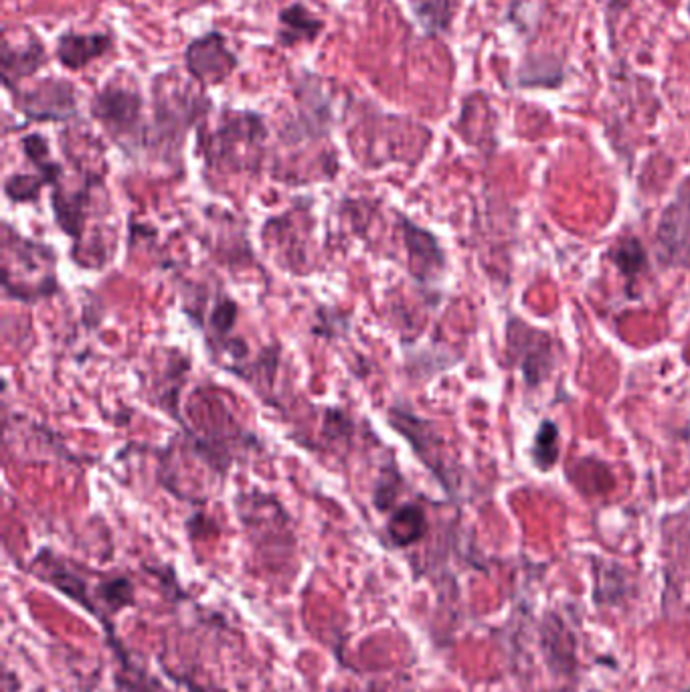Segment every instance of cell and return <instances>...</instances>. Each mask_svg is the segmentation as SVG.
I'll use <instances>...</instances> for the list:
<instances>
[{
    "mask_svg": "<svg viewBox=\"0 0 690 692\" xmlns=\"http://www.w3.org/2000/svg\"><path fill=\"white\" fill-rule=\"evenodd\" d=\"M688 692H690V690H688Z\"/></svg>",
    "mask_w": 690,
    "mask_h": 692,
    "instance_id": "cell-21",
    "label": "cell"
},
{
    "mask_svg": "<svg viewBox=\"0 0 690 692\" xmlns=\"http://www.w3.org/2000/svg\"><path fill=\"white\" fill-rule=\"evenodd\" d=\"M110 47V39L104 35H65L59 41L57 55L63 65L77 69L88 65Z\"/></svg>",
    "mask_w": 690,
    "mask_h": 692,
    "instance_id": "cell-9",
    "label": "cell"
},
{
    "mask_svg": "<svg viewBox=\"0 0 690 692\" xmlns=\"http://www.w3.org/2000/svg\"><path fill=\"white\" fill-rule=\"evenodd\" d=\"M688 11H690V5H688Z\"/></svg>",
    "mask_w": 690,
    "mask_h": 692,
    "instance_id": "cell-20",
    "label": "cell"
},
{
    "mask_svg": "<svg viewBox=\"0 0 690 692\" xmlns=\"http://www.w3.org/2000/svg\"><path fill=\"white\" fill-rule=\"evenodd\" d=\"M189 71L203 81H221L235 67V57L221 35H207L191 43L187 51Z\"/></svg>",
    "mask_w": 690,
    "mask_h": 692,
    "instance_id": "cell-4",
    "label": "cell"
},
{
    "mask_svg": "<svg viewBox=\"0 0 690 692\" xmlns=\"http://www.w3.org/2000/svg\"><path fill=\"white\" fill-rule=\"evenodd\" d=\"M425 531V512L417 504H405L397 508L387 523V535L395 547H409L417 543L425 535Z\"/></svg>",
    "mask_w": 690,
    "mask_h": 692,
    "instance_id": "cell-8",
    "label": "cell"
},
{
    "mask_svg": "<svg viewBox=\"0 0 690 692\" xmlns=\"http://www.w3.org/2000/svg\"><path fill=\"white\" fill-rule=\"evenodd\" d=\"M506 342L512 365L519 367L529 387L541 385L555 367L553 338L521 318H510L506 324Z\"/></svg>",
    "mask_w": 690,
    "mask_h": 692,
    "instance_id": "cell-1",
    "label": "cell"
},
{
    "mask_svg": "<svg viewBox=\"0 0 690 692\" xmlns=\"http://www.w3.org/2000/svg\"><path fill=\"white\" fill-rule=\"evenodd\" d=\"M45 179L31 177V175H17L7 181V195L15 201H31L39 195Z\"/></svg>",
    "mask_w": 690,
    "mask_h": 692,
    "instance_id": "cell-17",
    "label": "cell"
},
{
    "mask_svg": "<svg viewBox=\"0 0 690 692\" xmlns=\"http://www.w3.org/2000/svg\"><path fill=\"white\" fill-rule=\"evenodd\" d=\"M411 3L429 29H444L452 19L456 0H411Z\"/></svg>",
    "mask_w": 690,
    "mask_h": 692,
    "instance_id": "cell-15",
    "label": "cell"
},
{
    "mask_svg": "<svg viewBox=\"0 0 690 692\" xmlns=\"http://www.w3.org/2000/svg\"><path fill=\"white\" fill-rule=\"evenodd\" d=\"M391 423L411 442L421 462L442 480L444 486L450 488V468L446 466L442 454V442L431 425L397 409H391Z\"/></svg>",
    "mask_w": 690,
    "mask_h": 692,
    "instance_id": "cell-2",
    "label": "cell"
},
{
    "mask_svg": "<svg viewBox=\"0 0 690 692\" xmlns=\"http://www.w3.org/2000/svg\"><path fill=\"white\" fill-rule=\"evenodd\" d=\"M43 59V49L41 45H31L25 51H11L5 47V77L7 81H11L15 75L17 77H25L29 73H33Z\"/></svg>",
    "mask_w": 690,
    "mask_h": 692,
    "instance_id": "cell-14",
    "label": "cell"
},
{
    "mask_svg": "<svg viewBox=\"0 0 690 692\" xmlns=\"http://www.w3.org/2000/svg\"><path fill=\"white\" fill-rule=\"evenodd\" d=\"M21 108L35 120H61L73 112V92L67 83L47 81L21 100Z\"/></svg>",
    "mask_w": 690,
    "mask_h": 692,
    "instance_id": "cell-5",
    "label": "cell"
},
{
    "mask_svg": "<svg viewBox=\"0 0 690 692\" xmlns=\"http://www.w3.org/2000/svg\"><path fill=\"white\" fill-rule=\"evenodd\" d=\"M98 593H100V599L108 605V608L112 612H118L122 608H126V605L132 603V583L124 577L120 579H110V581H104L100 587H98Z\"/></svg>",
    "mask_w": 690,
    "mask_h": 692,
    "instance_id": "cell-16",
    "label": "cell"
},
{
    "mask_svg": "<svg viewBox=\"0 0 690 692\" xmlns=\"http://www.w3.org/2000/svg\"><path fill=\"white\" fill-rule=\"evenodd\" d=\"M94 114L116 134L136 128L140 118V98L122 88H110L96 98Z\"/></svg>",
    "mask_w": 690,
    "mask_h": 692,
    "instance_id": "cell-6",
    "label": "cell"
},
{
    "mask_svg": "<svg viewBox=\"0 0 690 692\" xmlns=\"http://www.w3.org/2000/svg\"><path fill=\"white\" fill-rule=\"evenodd\" d=\"M531 458H533V464L543 472L551 470L557 464V460H559V427L551 419H545L539 425L533 448H531Z\"/></svg>",
    "mask_w": 690,
    "mask_h": 692,
    "instance_id": "cell-13",
    "label": "cell"
},
{
    "mask_svg": "<svg viewBox=\"0 0 690 692\" xmlns=\"http://www.w3.org/2000/svg\"><path fill=\"white\" fill-rule=\"evenodd\" d=\"M282 23V31H280V39L288 45H294L298 41H306V39H314L318 35V31L322 29V23L316 21L306 9L302 7H292L286 9L280 17Z\"/></svg>",
    "mask_w": 690,
    "mask_h": 692,
    "instance_id": "cell-12",
    "label": "cell"
},
{
    "mask_svg": "<svg viewBox=\"0 0 690 692\" xmlns=\"http://www.w3.org/2000/svg\"><path fill=\"white\" fill-rule=\"evenodd\" d=\"M397 482H399V474H391V478L383 476L377 486H375V494H373V502L379 510H387L395 498H397Z\"/></svg>",
    "mask_w": 690,
    "mask_h": 692,
    "instance_id": "cell-19",
    "label": "cell"
},
{
    "mask_svg": "<svg viewBox=\"0 0 690 692\" xmlns=\"http://www.w3.org/2000/svg\"><path fill=\"white\" fill-rule=\"evenodd\" d=\"M237 320V304L233 300H223L213 308L211 326L217 334H229Z\"/></svg>",
    "mask_w": 690,
    "mask_h": 692,
    "instance_id": "cell-18",
    "label": "cell"
},
{
    "mask_svg": "<svg viewBox=\"0 0 690 692\" xmlns=\"http://www.w3.org/2000/svg\"><path fill=\"white\" fill-rule=\"evenodd\" d=\"M569 480L583 492V494H608L616 480L610 472V468L599 462L597 458H583L575 464V470L569 472Z\"/></svg>",
    "mask_w": 690,
    "mask_h": 692,
    "instance_id": "cell-10",
    "label": "cell"
},
{
    "mask_svg": "<svg viewBox=\"0 0 690 692\" xmlns=\"http://www.w3.org/2000/svg\"><path fill=\"white\" fill-rule=\"evenodd\" d=\"M658 241L674 262H682L690 253V195L678 197L664 211L658 225Z\"/></svg>",
    "mask_w": 690,
    "mask_h": 692,
    "instance_id": "cell-7",
    "label": "cell"
},
{
    "mask_svg": "<svg viewBox=\"0 0 690 692\" xmlns=\"http://www.w3.org/2000/svg\"><path fill=\"white\" fill-rule=\"evenodd\" d=\"M403 239L409 253V268L411 274L419 282H429L438 278L446 268V255L438 243V239L427 229L417 227L409 219H401Z\"/></svg>",
    "mask_w": 690,
    "mask_h": 692,
    "instance_id": "cell-3",
    "label": "cell"
},
{
    "mask_svg": "<svg viewBox=\"0 0 690 692\" xmlns=\"http://www.w3.org/2000/svg\"><path fill=\"white\" fill-rule=\"evenodd\" d=\"M610 259L612 264L628 278L634 280L636 276H640L646 266H648V253L642 245L640 239L636 237H626L622 239L612 251H610Z\"/></svg>",
    "mask_w": 690,
    "mask_h": 692,
    "instance_id": "cell-11",
    "label": "cell"
}]
</instances>
